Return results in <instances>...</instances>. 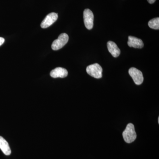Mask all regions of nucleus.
I'll return each instance as SVG.
<instances>
[{
	"mask_svg": "<svg viewBox=\"0 0 159 159\" xmlns=\"http://www.w3.org/2000/svg\"><path fill=\"white\" fill-rule=\"evenodd\" d=\"M123 139L125 142L131 143L134 142L137 138L134 126L132 123H129L122 133Z\"/></svg>",
	"mask_w": 159,
	"mask_h": 159,
	"instance_id": "1",
	"label": "nucleus"
},
{
	"mask_svg": "<svg viewBox=\"0 0 159 159\" xmlns=\"http://www.w3.org/2000/svg\"><path fill=\"white\" fill-rule=\"evenodd\" d=\"M86 72L92 77L97 79L102 77V69L99 64L95 63L87 67Z\"/></svg>",
	"mask_w": 159,
	"mask_h": 159,
	"instance_id": "2",
	"label": "nucleus"
},
{
	"mask_svg": "<svg viewBox=\"0 0 159 159\" xmlns=\"http://www.w3.org/2000/svg\"><path fill=\"white\" fill-rule=\"evenodd\" d=\"M68 40V35L66 33H62L59 35L57 39L53 42L51 48L54 51H57L65 45Z\"/></svg>",
	"mask_w": 159,
	"mask_h": 159,
	"instance_id": "3",
	"label": "nucleus"
},
{
	"mask_svg": "<svg viewBox=\"0 0 159 159\" xmlns=\"http://www.w3.org/2000/svg\"><path fill=\"white\" fill-rule=\"evenodd\" d=\"M129 74L137 85H140L143 83L144 80L143 74L142 72L138 69L134 67L131 68L129 70Z\"/></svg>",
	"mask_w": 159,
	"mask_h": 159,
	"instance_id": "4",
	"label": "nucleus"
},
{
	"mask_svg": "<svg viewBox=\"0 0 159 159\" xmlns=\"http://www.w3.org/2000/svg\"><path fill=\"white\" fill-rule=\"evenodd\" d=\"M84 20L87 29L89 30L93 29V26L94 15L89 9H85L84 11Z\"/></svg>",
	"mask_w": 159,
	"mask_h": 159,
	"instance_id": "5",
	"label": "nucleus"
},
{
	"mask_svg": "<svg viewBox=\"0 0 159 159\" xmlns=\"http://www.w3.org/2000/svg\"><path fill=\"white\" fill-rule=\"evenodd\" d=\"M58 18V15L55 12H51L46 16L41 24V27L43 29H46L54 24Z\"/></svg>",
	"mask_w": 159,
	"mask_h": 159,
	"instance_id": "6",
	"label": "nucleus"
},
{
	"mask_svg": "<svg viewBox=\"0 0 159 159\" xmlns=\"http://www.w3.org/2000/svg\"><path fill=\"white\" fill-rule=\"evenodd\" d=\"M68 71L66 69L61 67L56 68L52 70L50 73V75L53 78H64L67 76Z\"/></svg>",
	"mask_w": 159,
	"mask_h": 159,
	"instance_id": "7",
	"label": "nucleus"
},
{
	"mask_svg": "<svg viewBox=\"0 0 159 159\" xmlns=\"http://www.w3.org/2000/svg\"><path fill=\"white\" fill-rule=\"evenodd\" d=\"M127 43L129 47H132L135 48H142L144 47V43L142 40L134 36H129Z\"/></svg>",
	"mask_w": 159,
	"mask_h": 159,
	"instance_id": "8",
	"label": "nucleus"
},
{
	"mask_svg": "<svg viewBox=\"0 0 159 159\" xmlns=\"http://www.w3.org/2000/svg\"><path fill=\"white\" fill-rule=\"evenodd\" d=\"M107 47L108 51L114 57H119L121 51L116 43L112 41H109L107 43Z\"/></svg>",
	"mask_w": 159,
	"mask_h": 159,
	"instance_id": "9",
	"label": "nucleus"
},
{
	"mask_svg": "<svg viewBox=\"0 0 159 159\" xmlns=\"http://www.w3.org/2000/svg\"><path fill=\"white\" fill-rule=\"evenodd\" d=\"M0 149L6 155L9 156L11 153L9 143L2 136H0Z\"/></svg>",
	"mask_w": 159,
	"mask_h": 159,
	"instance_id": "10",
	"label": "nucleus"
},
{
	"mask_svg": "<svg viewBox=\"0 0 159 159\" xmlns=\"http://www.w3.org/2000/svg\"><path fill=\"white\" fill-rule=\"evenodd\" d=\"M148 25L151 29L159 30V18L157 17L152 19L149 21Z\"/></svg>",
	"mask_w": 159,
	"mask_h": 159,
	"instance_id": "11",
	"label": "nucleus"
},
{
	"mask_svg": "<svg viewBox=\"0 0 159 159\" xmlns=\"http://www.w3.org/2000/svg\"><path fill=\"white\" fill-rule=\"evenodd\" d=\"M4 42H5V39L3 38L0 37V46H2Z\"/></svg>",
	"mask_w": 159,
	"mask_h": 159,
	"instance_id": "12",
	"label": "nucleus"
},
{
	"mask_svg": "<svg viewBox=\"0 0 159 159\" xmlns=\"http://www.w3.org/2000/svg\"><path fill=\"white\" fill-rule=\"evenodd\" d=\"M147 1H148V2L150 3V4H153L155 2L156 0H147Z\"/></svg>",
	"mask_w": 159,
	"mask_h": 159,
	"instance_id": "13",
	"label": "nucleus"
},
{
	"mask_svg": "<svg viewBox=\"0 0 159 159\" xmlns=\"http://www.w3.org/2000/svg\"><path fill=\"white\" fill-rule=\"evenodd\" d=\"M159 117L158 118V123H159Z\"/></svg>",
	"mask_w": 159,
	"mask_h": 159,
	"instance_id": "14",
	"label": "nucleus"
}]
</instances>
